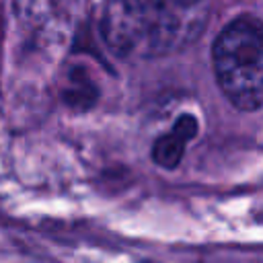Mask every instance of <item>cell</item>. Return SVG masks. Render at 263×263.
I'll use <instances>...</instances> for the list:
<instances>
[{
  "label": "cell",
  "mask_w": 263,
  "mask_h": 263,
  "mask_svg": "<svg viewBox=\"0 0 263 263\" xmlns=\"http://www.w3.org/2000/svg\"><path fill=\"white\" fill-rule=\"evenodd\" d=\"M171 2H175V4H181V6H191V4H195L197 0H171Z\"/></svg>",
  "instance_id": "cell-4"
},
{
  "label": "cell",
  "mask_w": 263,
  "mask_h": 263,
  "mask_svg": "<svg viewBox=\"0 0 263 263\" xmlns=\"http://www.w3.org/2000/svg\"><path fill=\"white\" fill-rule=\"evenodd\" d=\"M197 134V121L191 115H183L177 119V123L173 125L171 134L162 136L156 140L154 150H152V158L158 166L164 168H173L179 164V160L183 158L185 152V144Z\"/></svg>",
  "instance_id": "cell-3"
},
{
  "label": "cell",
  "mask_w": 263,
  "mask_h": 263,
  "mask_svg": "<svg viewBox=\"0 0 263 263\" xmlns=\"http://www.w3.org/2000/svg\"><path fill=\"white\" fill-rule=\"evenodd\" d=\"M212 62L226 99L240 111L263 105V21L238 16L214 41Z\"/></svg>",
  "instance_id": "cell-2"
},
{
  "label": "cell",
  "mask_w": 263,
  "mask_h": 263,
  "mask_svg": "<svg viewBox=\"0 0 263 263\" xmlns=\"http://www.w3.org/2000/svg\"><path fill=\"white\" fill-rule=\"evenodd\" d=\"M183 8L171 0H109L101 18L103 39L125 60L160 58L183 39Z\"/></svg>",
  "instance_id": "cell-1"
}]
</instances>
